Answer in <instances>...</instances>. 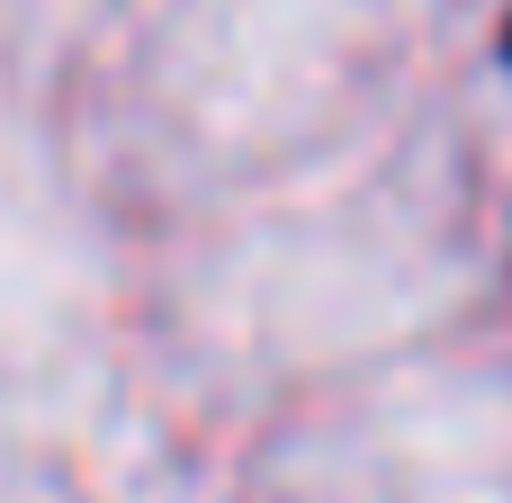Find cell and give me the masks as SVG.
<instances>
[{"mask_svg": "<svg viewBox=\"0 0 512 503\" xmlns=\"http://www.w3.org/2000/svg\"><path fill=\"white\" fill-rule=\"evenodd\" d=\"M504 54H512V27H504Z\"/></svg>", "mask_w": 512, "mask_h": 503, "instance_id": "cell-1", "label": "cell"}]
</instances>
